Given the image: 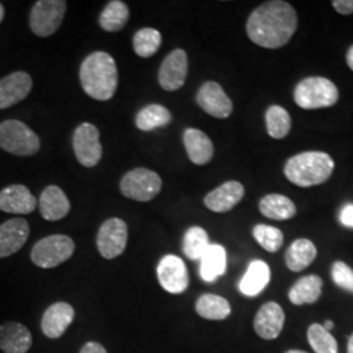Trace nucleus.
Segmentation results:
<instances>
[{
  "instance_id": "obj_1",
  "label": "nucleus",
  "mask_w": 353,
  "mask_h": 353,
  "mask_svg": "<svg viewBox=\"0 0 353 353\" xmlns=\"http://www.w3.org/2000/svg\"><path fill=\"white\" fill-rule=\"evenodd\" d=\"M297 13L287 1H267L252 11L246 32L252 42L265 49L287 45L297 30Z\"/></svg>"
},
{
  "instance_id": "obj_2",
  "label": "nucleus",
  "mask_w": 353,
  "mask_h": 353,
  "mask_svg": "<svg viewBox=\"0 0 353 353\" xmlns=\"http://www.w3.org/2000/svg\"><path fill=\"white\" fill-rule=\"evenodd\" d=\"M80 83L89 97L108 101L118 88V68L113 57L103 51L89 54L80 67Z\"/></svg>"
},
{
  "instance_id": "obj_3",
  "label": "nucleus",
  "mask_w": 353,
  "mask_h": 353,
  "mask_svg": "<svg viewBox=\"0 0 353 353\" xmlns=\"http://www.w3.org/2000/svg\"><path fill=\"white\" fill-rule=\"evenodd\" d=\"M334 168V160L326 152H303L290 157L284 166V174L296 186L312 188L325 183Z\"/></svg>"
},
{
  "instance_id": "obj_4",
  "label": "nucleus",
  "mask_w": 353,
  "mask_h": 353,
  "mask_svg": "<svg viewBox=\"0 0 353 353\" xmlns=\"http://www.w3.org/2000/svg\"><path fill=\"white\" fill-rule=\"evenodd\" d=\"M294 102L305 110L330 108L339 100L336 85L326 77H306L294 88Z\"/></svg>"
},
{
  "instance_id": "obj_5",
  "label": "nucleus",
  "mask_w": 353,
  "mask_h": 353,
  "mask_svg": "<svg viewBox=\"0 0 353 353\" xmlns=\"http://www.w3.org/2000/svg\"><path fill=\"white\" fill-rule=\"evenodd\" d=\"M37 134L26 123L8 119L0 123V148L16 156H33L39 151Z\"/></svg>"
},
{
  "instance_id": "obj_6",
  "label": "nucleus",
  "mask_w": 353,
  "mask_h": 353,
  "mask_svg": "<svg viewBox=\"0 0 353 353\" xmlns=\"http://www.w3.org/2000/svg\"><path fill=\"white\" fill-rule=\"evenodd\" d=\"M75 252V242L64 234H52L33 246L32 262L41 268H54L67 262Z\"/></svg>"
},
{
  "instance_id": "obj_7",
  "label": "nucleus",
  "mask_w": 353,
  "mask_h": 353,
  "mask_svg": "<svg viewBox=\"0 0 353 353\" xmlns=\"http://www.w3.org/2000/svg\"><path fill=\"white\" fill-rule=\"evenodd\" d=\"M163 188L160 176L145 168H138L128 172L119 183L121 192L137 202H150L154 199Z\"/></svg>"
},
{
  "instance_id": "obj_8",
  "label": "nucleus",
  "mask_w": 353,
  "mask_h": 353,
  "mask_svg": "<svg viewBox=\"0 0 353 353\" xmlns=\"http://www.w3.org/2000/svg\"><path fill=\"white\" fill-rule=\"evenodd\" d=\"M67 11L64 0H39L30 11V29L38 37H50L62 24Z\"/></svg>"
},
{
  "instance_id": "obj_9",
  "label": "nucleus",
  "mask_w": 353,
  "mask_h": 353,
  "mask_svg": "<svg viewBox=\"0 0 353 353\" xmlns=\"http://www.w3.org/2000/svg\"><path fill=\"white\" fill-rule=\"evenodd\" d=\"M128 240L127 224L118 217L106 220L97 234V249L105 259H115L126 250Z\"/></svg>"
},
{
  "instance_id": "obj_10",
  "label": "nucleus",
  "mask_w": 353,
  "mask_h": 353,
  "mask_svg": "<svg viewBox=\"0 0 353 353\" xmlns=\"http://www.w3.org/2000/svg\"><path fill=\"white\" fill-rule=\"evenodd\" d=\"M74 151L76 159L85 168H93L100 163L102 145L100 131L92 123H81L74 134Z\"/></svg>"
},
{
  "instance_id": "obj_11",
  "label": "nucleus",
  "mask_w": 353,
  "mask_h": 353,
  "mask_svg": "<svg viewBox=\"0 0 353 353\" xmlns=\"http://www.w3.org/2000/svg\"><path fill=\"white\" fill-rule=\"evenodd\" d=\"M157 278L166 292L181 294L189 288L190 279L185 262L173 254L165 255L157 265Z\"/></svg>"
},
{
  "instance_id": "obj_12",
  "label": "nucleus",
  "mask_w": 353,
  "mask_h": 353,
  "mask_svg": "<svg viewBox=\"0 0 353 353\" xmlns=\"http://www.w3.org/2000/svg\"><path fill=\"white\" fill-rule=\"evenodd\" d=\"M189 71V59L186 51L176 49L172 51L160 67L159 83L165 90L174 92L183 87Z\"/></svg>"
},
{
  "instance_id": "obj_13",
  "label": "nucleus",
  "mask_w": 353,
  "mask_h": 353,
  "mask_svg": "<svg viewBox=\"0 0 353 353\" xmlns=\"http://www.w3.org/2000/svg\"><path fill=\"white\" fill-rule=\"evenodd\" d=\"M196 102L203 110L214 118L224 119L233 112V103L216 81H207L198 90Z\"/></svg>"
},
{
  "instance_id": "obj_14",
  "label": "nucleus",
  "mask_w": 353,
  "mask_h": 353,
  "mask_svg": "<svg viewBox=\"0 0 353 353\" xmlns=\"http://www.w3.org/2000/svg\"><path fill=\"white\" fill-rule=\"evenodd\" d=\"M285 322V314L278 303H265L255 314L254 330L256 335L265 341H274L281 334Z\"/></svg>"
},
{
  "instance_id": "obj_15",
  "label": "nucleus",
  "mask_w": 353,
  "mask_h": 353,
  "mask_svg": "<svg viewBox=\"0 0 353 353\" xmlns=\"http://www.w3.org/2000/svg\"><path fill=\"white\" fill-rule=\"evenodd\" d=\"M33 87V80L24 71H16L0 80V109H8L26 100Z\"/></svg>"
},
{
  "instance_id": "obj_16",
  "label": "nucleus",
  "mask_w": 353,
  "mask_h": 353,
  "mask_svg": "<svg viewBox=\"0 0 353 353\" xmlns=\"http://www.w3.org/2000/svg\"><path fill=\"white\" fill-rule=\"evenodd\" d=\"M30 228L26 219L14 217L0 225V258L19 252L28 241Z\"/></svg>"
},
{
  "instance_id": "obj_17",
  "label": "nucleus",
  "mask_w": 353,
  "mask_h": 353,
  "mask_svg": "<svg viewBox=\"0 0 353 353\" xmlns=\"http://www.w3.org/2000/svg\"><path fill=\"white\" fill-rule=\"evenodd\" d=\"M75 318L74 307L67 303H55L49 306L41 321L42 332L49 339H58L70 327Z\"/></svg>"
},
{
  "instance_id": "obj_18",
  "label": "nucleus",
  "mask_w": 353,
  "mask_h": 353,
  "mask_svg": "<svg viewBox=\"0 0 353 353\" xmlns=\"http://www.w3.org/2000/svg\"><path fill=\"white\" fill-rule=\"evenodd\" d=\"M37 207L34 195L24 185H11L0 191V210L7 214H26Z\"/></svg>"
},
{
  "instance_id": "obj_19",
  "label": "nucleus",
  "mask_w": 353,
  "mask_h": 353,
  "mask_svg": "<svg viewBox=\"0 0 353 353\" xmlns=\"http://www.w3.org/2000/svg\"><path fill=\"white\" fill-rule=\"evenodd\" d=\"M243 195L245 189L242 183L237 181H228L210 194H207L204 198V204L208 210L214 212L224 214L234 208L242 201Z\"/></svg>"
},
{
  "instance_id": "obj_20",
  "label": "nucleus",
  "mask_w": 353,
  "mask_h": 353,
  "mask_svg": "<svg viewBox=\"0 0 353 353\" xmlns=\"http://www.w3.org/2000/svg\"><path fill=\"white\" fill-rule=\"evenodd\" d=\"M33 344L30 331L19 322H6L0 326V350L4 353H26Z\"/></svg>"
},
{
  "instance_id": "obj_21",
  "label": "nucleus",
  "mask_w": 353,
  "mask_h": 353,
  "mask_svg": "<svg viewBox=\"0 0 353 353\" xmlns=\"http://www.w3.org/2000/svg\"><path fill=\"white\" fill-rule=\"evenodd\" d=\"M71 210V204L64 194L63 190L58 186H48L42 191L39 198V211L45 220L58 221L65 217Z\"/></svg>"
},
{
  "instance_id": "obj_22",
  "label": "nucleus",
  "mask_w": 353,
  "mask_h": 353,
  "mask_svg": "<svg viewBox=\"0 0 353 353\" xmlns=\"http://www.w3.org/2000/svg\"><path fill=\"white\" fill-rule=\"evenodd\" d=\"M183 143L192 164L205 165L212 160L214 144L201 130L188 128L183 134Z\"/></svg>"
},
{
  "instance_id": "obj_23",
  "label": "nucleus",
  "mask_w": 353,
  "mask_h": 353,
  "mask_svg": "<svg viewBox=\"0 0 353 353\" xmlns=\"http://www.w3.org/2000/svg\"><path fill=\"white\" fill-rule=\"evenodd\" d=\"M271 280V270L263 261H252L241 279L240 290L248 297H255L265 290Z\"/></svg>"
},
{
  "instance_id": "obj_24",
  "label": "nucleus",
  "mask_w": 353,
  "mask_h": 353,
  "mask_svg": "<svg viewBox=\"0 0 353 353\" xmlns=\"http://www.w3.org/2000/svg\"><path fill=\"white\" fill-rule=\"evenodd\" d=\"M227 271V252L221 245L212 243L201 258V276L207 283L224 275Z\"/></svg>"
},
{
  "instance_id": "obj_25",
  "label": "nucleus",
  "mask_w": 353,
  "mask_h": 353,
  "mask_svg": "<svg viewBox=\"0 0 353 353\" xmlns=\"http://www.w3.org/2000/svg\"><path fill=\"white\" fill-rule=\"evenodd\" d=\"M323 281L316 275H309L297 280L288 292L290 303L297 306L316 303L322 296Z\"/></svg>"
},
{
  "instance_id": "obj_26",
  "label": "nucleus",
  "mask_w": 353,
  "mask_h": 353,
  "mask_svg": "<svg viewBox=\"0 0 353 353\" xmlns=\"http://www.w3.org/2000/svg\"><path fill=\"white\" fill-rule=\"evenodd\" d=\"M316 258V245L306 239L294 241L285 252V263L293 272H301L312 265Z\"/></svg>"
},
{
  "instance_id": "obj_27",
  "label": "nucleus",
  "mask_w": 353,
  "mask_h": 353,
  "mask_svg": "<svg viewBox=\"0 0 353 353\" xmlns=\"http://www.w3.org/2000/svg\"><path fill=\"white\" fill-rule=\"evenodd\" d=\"M261 214L272 220H290L296 216L297 208L290 198L280 194H268L259 202Z\"/></svg>"
},
{
  "instance_id": "obj_28",
  "label": "nucleus",
  "mask_w": 353,
  "mask_h": 353,
  "mask_svg": "<svg viewBox=\"0 0 353 353\" xmlns=\"http://www.w3.org/2000/svg\"><path fill=\"white\" fill-rule=\"evenodd\" d=\"M195 310L199 316L208 321H224L232 313V307L227 299L212 293L201 296L195 303Z\"/></svg>"
},
{
  "instance_id": "obj_29",
  "label": "nucleus",
  "mask_w": 353,
  "mask_h": 353,
  "mask_svg": "<svg viewBox=\"0 0 353 353\" xmlns=\"http://www.w3.org/2000/svg\"><path fill=\"white\" fill-rule=\"evenodd\" d=\"M130 17V10L126 3L113 0L106 4L100 14V26L106 32H119L126 26Z\"/></svg>"
},
{
  "instance_id": "obj_30",
  "label": "nucleus",
  "mask_w": 353,
  "mask_h": 353,
  "mask_svg": "<svg viewBox=\"0 0 353 353\" xmlns=\"http://www.w3.org/2000/svg\"><path fill=\"white\" fill-rule=\"evenodd\" d=\"M172 122V114L163 106L157 103H152L140 110L135 123L141 131H152L159 127L166 126Z\"/></svg>"
},
{
  "instance_id": "obj_31",
  "label": "nucleus",
  "mask_w": 353,
  "mask_h": 353,
  "mask_svg": "<svg viewBox=\"0 0 353 353\" xmlns=\"http://www.w3.org/2000/svg\"><path fill=\"white\" fill-rule=\"evenodd\" d=\"M265 127L271 138L284 139L290 134L292 127L290 114L279 105L270 106L265 112Z\"/></svg>"
},
{
  "instance_id": "obj_32",
  "label": "nucleus",
  "mask_w": 353,
  "mask_h": 353,
  "mask_svg": "<svg viewBox=\"0 0 353 353\" xmlns=\"http://www.w3.org/2000/svg\"><path fill=\"white\" fill-rule=\"evenodd\" d=\"M207 232L201 227H191L183 237V252L191 261H201L203 254L210 248Z\"/></svg>"
},
{
  "instance_id": "obj_33",
  "label": "nucleus",
  "mask_w": 353,
  "mask_h": 353,
  "mask_svg": "<svg viewBox=\"0 0 353 353\" xmlns=\"http://www.w3.org/2000/svg\"><path fill=\"white\" fill-rule=\"evenodd\" d=\"M163 42L161 33L153 28H143L134 36V50L140 58H151L160 49Z\"/></svg>"
},
{
  "instance_id": "obj_34",
  "label": "nucleus",
  "mask_w": 353,
  "mask_h": 353,
  "mask_svg": "<svg viewBox=\"0 0 353 353\" xmlns=\"http://www.w3.org/2000/svg\"><path fill=\"white\" fill-rule=\"evenodd\" d=\"M307 341L316 353H339L336 339L319 323H313L307 328Z\"/></svg>"
},
{
  "instance_id": "obj_35",
  "label": "nucleus",
  "mask_w": 353,
  "mask_h": 353,
  "mask_svg": "<svg viewBox=\"0 0 353 353\" xmlns=\"http://www.w3.org/2000/svg\"><path fill=\"white\" fill-rule=\"evenodd\" d=\"M252 236L265 252H279L284 242V236L280 229L265 224L255 225L252 229Z\"/></svg>"
},
{
  "instance_id": "obj_36",
  "label": "nucleus",
  "mask_w": 353,
  "mask_h": 353,
  "mask_svg": "<svg viewBox=\"0 0 353 353\" xmlns=\"http://www.w3.org/2000/svg\"><path fill=\"white\" fill-rule=\"evenodd\" d=\"M331 278L339 288L353 293V270L347 263L335 262L331 267Z\"/></svg>"
},
{
  "instance_id": "obj_37",
  "label": "nucleus",
  "mask_w": 353,
  "mask_h": 353,
  "mask_svg": "<svg viewBox=\"0 0 353 353\" xmlns=\"http://www.w3.org/2000/svg\"><path fill=\"white\" fill-rule=\"evenodd\" d=\"M339 220L344 227L352 228L353 229V204L348 203L341 208Z\"/></svg>"
},
{
  "instance_id": "obj_38",
  "label": "nucleus",
  "mask_w": 353,
  "mask_h": 353,
  "mask_svg": "<svg viewBox=\"0 0 353 353\" xmlns=\"http://www.w3.org/2000/svg\"><path fill=\"white\" fill-rule=\"evenodd\" d=\"M332 6L336 10V12L344 14V16H348L353 13V0H334Z\"/></svg>"
},
{
  "instance_id": "obj_39",
  "label": "nucleus",
  "mask_w": 353,
  "mask_h": 353,
  "mask_svg": "<svg viewBox=\"0 0 353 353\" xmlns=\"http://www.w3.org/2000/svg\"><path fill=\"white\" fill-rule=\"evenodd\" d=\"M80 353H108V351L105 350V347L97 343V341H88L87 344L83 345Z\"/></svg>"
},
{
  "instance_id": "obj_40",
  "label": "nucleus",
  "mask_w": 353,
  "mask_h": 353,
  "mask_svg": "<svg viewBox=\"0 0 353 353\" xmlns=\"http://www.w3.org/2000/svg\"><path fill=\"white\" fill-rule=\"evenodd\" d=\"M347 63H348L350 68L353 71V45L350 48L348 52H347Z\"/></svg>"
},
{
  "instance_id": "obj_41",
  "label": "nucleus",
  "mask_w": 353,
  "mask_h": 353,
  "mask_svg": "<svg viewBox=\"0 0 353 353\" xmlns=\"http://www.w3.org/2000/svg\"><path fill=\"white\" fill-rule=\"evenodd\" d=\"M322 326H323V328H325V330H327V331H331V330L334 328V326H335V325H334V322H332V321H330V319H327V321H325V323H323Z\"/></svg>"
},
{
  "instance_id": "obj_42",
  "label": "nucleus",
  "mask_w": 353,
  "mask_h": 353,
  "mask_svg": "<svg viewBox=\"0 0 353 353\" xmlns=\"http://www.w3.org/2000/svg\"><path fill=\"white\" fill-rule=\"evenodd\" d=\"M347 353H353V334L348 339V344H347Z\"/></svg>"
},
{
  "instance_id": "obj_43",
  "label": "nucleus",
  "mask_w": 353,
  "mask_h": 353,
  "mask_svg": "<svg viewBox=\"0 0 353 353\" xmlns=\"http://www.w3.org/2000/svg\"><path fill=\"white\" fill-rule=\"evenodd\" d=\"M4 13H6V11H4V7H3V4L0 3V23L3 21V19H4Z\"/></svg>"
},
{
  "instance_id": "obj_44",
  "label": "nucleus",
  "mask_w": 353,
  "mask_h": 353,
  "mask_svg": "<svg viewBox=\"0 0 353 353\" xmlns=\"http://www.w3.org/2000/svg\"><path fill=\"white\" fill-rule=\"evenodd\" d=\"M285 353H307L305 352V351H300V350H290V351H287Z\"/></svg>"
}]
</instances>
